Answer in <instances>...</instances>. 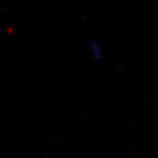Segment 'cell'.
<instances>
[{
	"mask_svg": "<svg viewBox=\"0 0 158 158\" xmlns=\"http://www.w3.org/2000/svg\"><path fill=\"white\" fill-rule=\"evenodd\" d=\"M90 53H91L92 57H94L96 60H99V59H101L102 55H103V49H102L101 44L97 41H92L90 42Z\"/></svg>",
	"mask_w": 158,
	"mask_h": 158,
	"instance_id": "6da1fadb",
	"label": "cell"
}]
</instances>
